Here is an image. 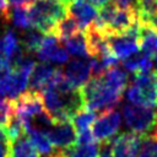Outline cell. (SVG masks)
<instances>
[{
  "label": "cell",
  "instance_id": "44",
  "mask_svg": "<svg viewBox=\"0 0 157 157\" xmlns=\"http://www.w3.org/2000/svg\"><path fill=\"white\" fill-rule=\"evenodd\" d=\"M61 1H63V2H64V4H65V5H66V6H67V5H69V4H70V2H72V1H74V0H61Z\"/></svg>",
  "mask_w": 157,
  "mask_h": 157
},
{
  "label": "cell",
  "instance_id": "21",
  "mask_svg": "<svg viewBox=\"0 0 157 157\" xmlns=\"http://www.w3.org/2000/svg\"><path fill=\"white\" fill-rule=\"evenodd\" d=\"M58 42H59V39L54 34H52V33L45 34L43 40H42V44H40L39 49L37 52V56L44 63L52 61L54 54L56 53V50L59 48Z\"/></svg>",
  "mask_w": 157,
  "mask_h": 157
},
{
  "label": "cell",
  "instance_id": "37",
  "mask_svg": "<svg viewBox=\"0 0 157 157\" xmlns=\"http://www.w3.org/2000/svg\"><path fill=\"white\" fill-rule=\"evenodd\" d=\"M90 4H92L96 7H102L103 5H105L107 2H109V0H87Z\"/></svg>",
  "mask_w": 157,
  "mask_h": 157
},
{
  "label": "cell",
  "instance_id": "15",
  "mask_svg": "<svg viewBox=\"0 0 157 157\" xmlns=\"http://www.w3.org/2000/svg\"><path fill=\"white\" fill-rule=\"evenodd\" d=\"M102 80L104 81V83L110 87L113 91L123 94L126 85H128V75L119 67L113 66L105 70V72L101 76Z\"/></svg>",
  "mask_w": 157,
  "mask_h": 157
},
{
  "label": "cell",
  "instance_id": "41",
  "mask_svg": "<svg viewBox=\"0 0 157 157\" xmlns=\"http://www.w3.org/2000/svg\"><path fill=\"white\" fill-rule=\"evenodd\" d=\"M152 61H153V71H152V72L157 74V54L152 58Z\"/></svg>",
  "mask_w": 157,
  "mask_h": 157
},
{
  "label": "cell",
  "instance_id": "29",
  "mask_svg": "<svg viewBox=\"0 0 157 157\" xmlns=\"http://www.w3.org/2000/svg\"><path fill=\"white\" fill-rule=\"evenodd\" d=\"M69 60V53L65 48L63 47H59L56 53L54 54L53 59H52V63H56V64H64Z\"/></svg>",
  "mask_w": 157,
  "mask_h": 157
},
{
  "label": "cell",
  "instance_id": "5",
  "mask_svg": "<svg viewBox=\"0 0 157 157\" xmlns=\"http://www.w3.org/2000/svg\"><path fill=\"white\" fill-rule=\"evenodd\" d=\"M108 45L118 59H126L140 50L139 44V21L128 32L121 34H108Z\"/></svg>",
  "mask_w": 157,
  "mask_h": 157
},
{
  "label": "cell",
  "instance_id": "16",
  "mask_svg": "<svg viewBox=\"0 0 157 157\" xmlns=\"http://www.w3.org/2000/svg\"><path fill=\"white\" fill-rule=\"evenodd\" d=\"M78 32H81V28H80L77 21L71 15H66L64 18H61L54 26L52 34H54L60 42H64L69 38H71L72 36L77 34Z\"/></svg>",
  "mask_w": 157,
  "mask_h": 157
},
{
  "label": "cell",
  "instance_id": "17",
  "mask_svg": "<svg viewBox=\"0 0 157 157\" xmlns=\"http://www.w3.org/2000/svg\"><path fill=\"white\" fill-rule=\"evenodd\" d=\"M10 157H39V152L25 134L10 144Z\"/></svg>",
  "mask_w": 157,
  "mask_h": 157
},
{
  "label": "cell",
  "instance_id": "8",
  "mask_svg": "<svg viewBox=\"0 0 157 157\" xmlns=\"http://www.w3.org/2000/svg\"><path fill=\"white\" fill-rule=\"evenodd\" d=\"M142 135L132 131L123 132L110 141L112 157H137Z\"/></svg>",
  "mask_w": 157,
  "mask_h": 157
},
{
  "label": "cell",
  "instance_id": "26",
  "mask_svg": "<svg viewBox=\"0 0 157 157\" xmlns=\"http://www.w3.org/2000/svg\"><path fill=\"white\" fill-rule=\"evenodd\" d=\"M136 12L139 22H146L157 12V0H137Z\"/></svg>",
  "mask_w": 157,
  "mask_h": 157
},
{
  "label": "cell",
  "instance_id": "30",
  "mask_svg": "<svg viewBox=\"0 0 157 157\" xmlns=\"http://www.w3.org/2000/svg\"><path fill=\"white\" fill-rule=\"evenodd\" d=\"M11 71V65L9 60L4 56H0V80H2Z\"/></svg>",
  "mask_w": 157,
  "mask_h": 157
},
{
  "label": "cell",
  "instance_id": "3",
  "mask_svg": "<svg viewBox=\"0 0 157 157\" xmlns=\"http://www.w3.org/2000/svg\"><path fill=\"white\" fill-rule=\"evenodd\" d=\"M126 98L131 104L155 108L157 105L156 76L153 72L135 75L131 86L126 90Z\"/></svg>",
  "mask_w": 157,
  "mask_h": 157
},
{
  "label": "cell",
  "instance_id": "42",
  "mask_svg": "<svg viewBox=\"0 0 157 157\" xmlns=\"http://www.w3.org/2000/svg\"><path fill=\"white\" fill-rule=\"evenodd\" d=\"M49 157H64V156H63L61 151H58V150H56V151H55V152H54L52 156H49Z\"/></svg>",
  "mask_w": 157,
  "mask_h": 157
},
{
  "label": "cell",
  "instance_id": "39",
  "mask_svg": "<svg viewBox=\"0 0 157 157\" xmlns=\"http://www.w3.org/2000/svg\"><path fill=\"white\" fill-rule=\"evenodd\" d=\"M0 56L5 58V42L2 37H0Z\"/></svg>",
  "mask_w": 157,
  "mask_h": 157
},
{
  "label": "cell",
  "instance_id": "7",
  "mask_svg": "<svg viewBox=\"0 0 157 157\" xmlns=\"http://www.w3.org/2000/svg\"><path fill=\"white\" fill-rule=\"evenodd\" d=\"M45 132L55 148L64 150L77 142V131L71 120L55 121Z\"/></svg>",
  "mask_w": 157,
  "mask_h": 157
},
{
  "label": "cell",
  "instance_id": "9",
  "mask_svg": "<svg viewBox=\"0 0 157 157\" xmlns=\"http://www.w3.org/2000/svg\"><path fill=\"white\" fill-rule=\"evenodd\" d=\"M64 74L76 87L81 88L91 78V75H92V71H91V58H87V59H83V58L72 59L65 66Z\"/></svg>",
  "mask_w": 157,
  "mask_h": 157
},
{
  "label": "cell",
  "instance_id": "34",
  "mask_svg": "<svg viewBox=\"0 0 157 157\" xmlns=\"http://www.w3.org/2000/svg\"><path fill=\"white\" fill-rule=\"evenodd\" d=\"M0 157H10V142L0 141Z\"/></svg>",
  "mask_w": 157,
  "mask_h": 157
},
{
  "label": "cell",
  "instance_id": "4",
  "mask_svg": "<svg viewBox=\"0 0 157 157\" xmlns=\"http://www.w3.org/2000/svg\"><path fill=\"white\" fill-rule=\"evenodd\" d=\"M123 118L125 125L135 134L139 135H147L151 134L156 120H157V112L153 108L135 105V104H124L123 105Z\"/></svg>",
  "mask_w": 157,
  "mask_h": 157
},
{
  "label": "cell",
  "instance_id": "31",
  "mask_svg": "<svg viewBox=\"0 0 157 157\" xmlns=\"http://www.w3.org/2000/svg\"><path fill=\"white\" fill-rule=\"evenodd\" d=\"M9 2L7 0H0V17L5 21L9 22V7H7Z\"/></svg>",
  "mask_w": 157,
  "mask_h": 157
},
{
  "label": "cell",
  "instance_id": "36",
  "mask_svg": "<svg viewBox=\"0 0 157 157\" xmlns=\"http://www.w3.org/2000/svg\"><path fill=\"white\" fill-rule=\"evenodd\" d=\"M141 23H145V25H148V26H151L152 28H155V29H157V12L155 13V15H152L146 22H141Z\"/></svg>",
  "mask_w": 157,
  "mask_h": 157
},
{
  "label": "cell",
  "instance_id": "27",
  "mask_svg": "<svg viewBox=\"0 0 157 157\" xmlns=\"http://www.w3.org/2000/svg\"><path fill=\"white\" fill-rule=\"evenodd\" d=\"M15 112V103L12 99H2L0 101V125H7L12 114Z\"/></svg>",
  "mask_w": 157,
  "mask_h": 157
},
{
  "label": "cell",
  "instance_id": "18",
  "mask_svg": "<svg viewBox=\"0 0 157 157\" xmlns=\"http://www.w3.org/2000/svg\"><path fill=\"white\" fill-rule=\"evenodd\" d=\"M27 135L29 136V139H31L32 144L34 145V147L37 148V151L40 155H43L44 157H49L56 151L44 130H40L38 128H32Z\"/></svg>",
  "mask_w": 157,
  "mask_h": 157
},
{
  "label": "cell",
  "instance_id": "1",
  "mask_svg": "<svg viewBox=\"0 0 157 157\" xmlns=\"http://www.w3.org/2000/svg\"><path fill=\"white\" fill-rule=\"evenodd\" d=\"M81 93L85 107L94 113H103L114 109L123 96L108 87L101 76L91 77L81 87Z\"/></svg>",
  "mask_w": 157,
  "mask_h": 157
},
{
  "label": "cell",
  "instance_id": "11",
  "mask_svg": "<svg viewBox=\"0 0 157 157\" xmlns=\"http://www.w3.org/2000/svg\"><path fill=\"white\" fill-rule=\"evenodd\" d=\"M67 11L77 21L81 29L88 28L96 21L98 15L96 6L90 4L87 0H74L67 5Z\"/></svg>",
  "mask_w": 157,
  "mask_h": 157
},
{
  "label": "cell",
  "instance_id": "2",
  "mask_svg": "<svg viewBox=\"0 0 157 157\" xmlns=\"http://www.w3.org/2000/svg\"><path fill=\"white\" fill-rule=\"evenodd\" d=\"M67 6L61 0H37L28 6L31 27L44 34L52 33L54 26L66 16Z\"/></svg>",
  "mask_w": 157,
  "mask_h": 157
},
{
  "label": "cell",
  "instance_id": "38",
  "mask_svg": "<svg viewBox=\"0 0 157 157\" xmlns=\"http://www.w3.org/2000/svg\"><path fill=\"white\" fill-rule=\"evenodd\" d=\"M101 146H103L104 148H103V151H102L101 156H98V157H112V153H110V147H109V148H107V144H105V145H101Z\"/></svg>",
  "mask_w": 157,
  "mask_h": 157
},
{
  "label": "cell",
  "instance_id": "24",
  "mask_svg": "<svg viewBox=\"0 0 157 157\" xmlns=\"http://www.w3.org/2000/svg\"><path fill=\"white\" fill-rule=\"evenodd\" d=\"M9 22H12L16 27L21 29H27L31 27L28 7L23 6H13L12 10H9Z\"/></svg>",
  "mask_w": 157,
  "mask_h": 157
},
{
  "label": "cell",
  "instance_id": "13",
  "mask_svg": "<svg viewBox=\"0 0 157 157\" xmlns=\"http://www.w3.org/2000/svg\"><path fill=\"white\" fill-rule=\"evenodd\" d=\"M139 44L144 54L153 58L157 54V29L139 22Z\"/></svg>",
  "mask_w": 157,
  "mask_h": 157
},
{
  "label": "cell",
  "instance_id": "43",
  "mask_svg": "<svg viewBox=\"0 0 157 157\" xmlns=\"http://www.w3.org/2000/svg\"><path fill=\"white\" fill-rule=\"evenodd\" d=\"M155 137H157V120H156V124H155V128H153V130H152V132H151Z\"/></svg>",
  "mask_w": 157,
  "mask_h": 157
},
{
  "label": "cell",
  "instance_id": "12",
  "mask_svg": "<svg viewBox=\"0 0 157 157\" xmlns=\"http://www.w3.org/2000/svg\"><path fill=\"white\" fill-rule=\"evenodd\" d=\"M56 67H53L48 63H38L34 65L28 81V90L42 92L52 81Z\"/></svg>",
  "mask_w": 157,
  "mask_h": 157
},
{
  "label": "cell",
  "instance_id": "25",
  "mask_svg": "<svg viewBox=\"0 0 157 157\" xmlns=\"http://www.w3.org/2000/svg\"><path fill=\"white\" fill-rule=\"evenodd\" d=\"M137 157H157V137L152 134L142 135Z\"/></svg>",
  "mask_w": 157,
  "mask_h": 157
},
{
  "label": "cell",
  "instance_id": "20",
  "mask_svg": "<svg viewBox=\"0 0 157 157\" xmlns=\"http://www.w3.org/2000/svg\"><path fill=\"white\" fill-rule=\"evenodd\" d=\"M101 144H75L70 147L61 150L64 157H98Z\"/></svg>",
  "mask_w": 157,
  "mask_h": 157
},
{
  "label": "cell",
  "instance_id": "40",
  "mask_svg": "<svg viewBox=\"0 0 157 157\" xmlns=\"http://www.w3.org/2000/svg\"><path fill=\"white\" fill-rule=\"evenodd\" d=\"M6 99V93H5V88L2 85V80H0V101Z\"/></svg>",
  "mask_w": 157,
  "mask_h": 157
},
{
  "label": "cell",
  "instance_id": "6",
  "mask_svg": "<svg viewBox=\"0 0 157 157\" xmlns=\"http://www.w3.org/2000/svg\"><path fill=\"white\" fill-rule=\"evenodd\" d=\"M120 124L121 117L115 109L101 113L92 124V134L96 141L101 145L110 144L112 137L118 132Z\"/></svg>",
  "mask_w": 157,
  "mask_h": 157
},
{
  "label": "cell",
  "instance_id": "19",
  "mask_svg": "<svg viewBox=\"0 0 157 157\" xmlns=\"http://www.w3.org/2000/svg\"><path fill=\"white\" fill-rule=\"evenodd\" d=\"M64 44H65V48L69 54L77 56V58H83V59L90 58L85 32L81 31L77 34L72 36L71 38L64 40Z\"/></svg>",
  "mask_w": 157,
  "mask_h": 157
},
{
  "label": "cell",
  "instance_id": "14",
  "mask_svg": "<svg viewBox=\"0 0 157 157\" xmlns=\"http://www.w3.org/2000/svg\"><path fill=\"white\" fill-rule=\"evenodd\" d=\"M123 66L130 71L134 72V75H139V74H148L153 71V61L152 58L144 54L141 52V54L135 53L134 55L126 58L123 60Z\"/></svg>",
  "mask_w": 157,
  "mask_h": 157
},
{
  "label": "cell",
  "instance_id": "23",
  "mask_svg": "<svg viewBox=\"0 0 157 157\" xmlns=\"http://www.w3.org/2000/svg\"><path fill=\"white\" fill-rule=\"evenodd\" d=\"M97 118V113H94L93 110L87 109L86 107H83L82 109H80L71 119V123L74 124L75 129L77 132H81L83 130H87L92 126V124L94 123Z\"/></svg>",
  "mask_w": 157,
  "mask_h": 157
},
{
  "label": "cell",
  "instance_id": "10",
  "mask_svg": "<svg viewBox=\"0 0 157 157\" xmlns=\"http://www.w3.org/2000/svg\"><path fill=\"white\" fill-rule=\"evenodd\" d=\"M29 72H26L20 69H11V71L2 78V85L5 88L6 98L16 99L20 94H22L28 87Z\"/></svg>",
  "mask_w": 157,
  "mask_h": 157
},
{
  "label": "cell",
  "instance_id": "33",
  "mask_svg": "<svg viewBox=\"0 0 157 157\" xmlns=\"http://www.w3.org/2000/svg\"><path fill=\"white\" fill-rule=\"evenodd\" d=\"M115 4L124 6V7H131L136 10V5H137V0H113Z\"/></svg>",
  "mask_w": 157,
  "mask_h": 157
},
{
  "label": "cell",
  "instance_id": "35",
  "mask_svg": "<svg viewBox=\"0 0 157 157\" xmlns=\"http://www.w3.org/2000/svg\"><path fill=\"white\" fill-rule=\"evenodd\" d=\"M0 141H2V142H10L9 134H7V128L5 125H0Z\"/></svg>",
  "mask_w": 157,
  "mask_h": 157
},
{
  "label": "cell",
  "instance_id": "22",
  "mask_svg": "<svg viewBox=\"0 0 157 157\" xmlns=\"http://www.w3.org/2000/svg\"><path fill=\"white\" fill-rule=\"evenodd\" d=\"M44 33L36 29V28H32V29H28L23 33V37L21 39L22 42V48L23 50L27 53V54H31V53H37L40 44H42V40L44 38Z\"/></svg>",
  "mask_w": 157,
  "mask_h": 157
},
{
  "label": "cell",
  "instance_id": "32",
  "mask_svg": "<svg viewBox=\"0 0 157 157\" xmlns=\"http://www.w3.org/2000/svg\"><path fill=\"white\" fill-rule=\"evenodd\" d=\"M37 0H7V2L10 5H12V6H23V7L31 6Z\"/></svg>",
  "mask_w": 157,
  "mask_h": 157
},
{
  "label": "cell",
  "instance_id": "28",
  "mask_svg": "<svg viewBox=\"0 0 157 157\" xmlns=\"http://www.w3.org/2000/svg\"><path fill=\"white\" fill-rule=\"evenodd\" d=\"M94 142H97V141H96V139H94L91 129L83 130V131H81V132L77 134V142L76 144L86 145V144H94Z\"/></svg>",
  "mask_w": 157,
  "mask_h": 157
}]
</instances>
